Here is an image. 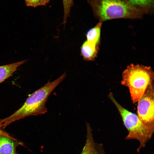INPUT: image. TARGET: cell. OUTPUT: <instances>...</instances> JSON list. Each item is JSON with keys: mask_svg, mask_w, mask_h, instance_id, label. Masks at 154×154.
Returning <instances> with one entry per match:
<instances>
[{"mask_svg": "<svg viewBox=\"0 0 154 154\" xmlns=\"http://www.w3.org/2000/svg\"><path fill=\"white\" fill-rule=\"evenodd\" d=\"M99 21L117 19H140L150 13L147 8L133 6L125 0H88Z\"/></svg>", "mask_w": 154, "mask_h": 154, "instance_id": "obj_1", "label": "cell"}, {"mask_svg": "<svg viewBox=\"0 0 154 154\" xmlns=\"http://www.w3.org/2000/svg\"><path fill=\"white\" fill-rule=\"evenodd\" d=\"M64 72L58 78L46 84L30 94L23 105L7 117L0 119L2 127L5 128L17 120L32 116L42 115L47 112L46 104L48 96L56 87L64 79Z\"/></svg>", "mask_w": 154, "mask_h": 154, "instance_id": "obj_2", "label": "cell"}, {"mask_svg": "<svg viewBox=\"0 0 154 154\" xmlns=\"http://www.w3.org/2000/svg\"><path fill=\"white\" fill-rule=\"evenodd\" d=\"M154 78V72L150 67L131 64L123 72L121 84L128 88L131 100L134 104L153 82Z\"/></svg>", "mask_w": 154, "mask_h": 154, "instance_id": "obj_3", "label": "cell"}, {"mask_svg": "<svg viewBox=\"0 0 154 154\" xmlns=\"http://www.w3.org/2000/svg\"><path fill=\"white\" fill-rule=\"evenodd\" d=\"M109 96L117 109L122 118L123 124L128 130L125 137L127 140L134 139L137 140L139 146L137 151L144 147L146 143L151 138L154 129L144 124L137 115L126 109L115 99L112 93Z\"/></svg>", "mask_w": 154, "mask_h": 154, "instance_id": "obj_4", "label": "cell"}, {"mask_svg": "<svg viewBox=\"0 0 154 154\" xmlns=\"http://www.w3.org/2000/svg\"><path fill=\"white\" fill-rule=\"evenodd\" d=\"M137 102V116L144 124L154 129L153 82L149 86Z\"/></svg>", "mask_w": 154, "mask_h": 154, "instance_id": "obj_5", "label": "cell"}, {"mask_svg": "<svg viewBox=\"0 0 154 154\" xmlns=\"http://www.w3.org/2000/svg\"><path fill=\"white\" fill-rule=\"evenodd\" d=\"M86 125V139L81 154H106L103 145L96 143L94 140L89 124L87 123Z\"/></svg>", "mask_w": 154, "mask_h": 154, "instance_id": "obj_6", "label": "cell"}, {"mask_svg": "<svg viewBox=\"0 0 154 154\" xmlns=\"http://www.w3.org/2000/svg\"><path fill=\"white\" fill-rule=\"evenodd\" d=\"M22 143L6 136L0 135V154H17L16 148Z\"/></svg>", "mask_w": 154, "mask_h": 154, "instance_id": "obj_7", "label": "cell"}, {"mask_svg": "<svg viewBox=\"0 0 154 154\" xmlns=\"http://www.w3.org/2000/svg\"><path fill=\"white\" fill-rule=\"evenodd\" d=\"M99 46L87 40L84 42L80 48L81 54L84 60L92 61L97 57Z\"/></svg>", "mask_w": 154, "mask_h": 154, "instance_id": "obj_8", "label": "cell"}, {"mask_svg": "<svg viewBox=\"0 0 154 154\" xmlns=\"http://www.w3.org/2000/svg\"><path fill=\"white\" fill-rule=\"evenodd\" d=\"M26 60L0 66V84L10 77L17 68L24 63Z\"/></svg>", "mask_w": 154, "mask_h": 154, "instance_id": "obj_9", "label": "cell"}, {"mask_svg": "<svg viewBox=\"0 0 154 154\" xmlns=\"http://www.w3.org/2000/svg\"><path fill=\"white\" fill-rule=\"evenodd\" d=\"M102 24V22L99 21L94 27L87 31L86 35L87 40L99 46Z\"/></svg>", "mask_w": 154, "mask_h": 154, "instance_id": "obj_10", "label": "cell"}, {"mask_svg": "<svg viewBox=\"0 0 154 154\" xmlns=\"http://www.w3.org/2000/svg\"><path fill=\"white\" fill-rule=\"evenodd\" d=\"M131 5L138 7L148 8L150 13L154 11V0H125Z\"/></svg>", "mask_w": 154, "mask_h": 154, "instance_id": "obj_11", "label": "cell"}, {"mask_svg": "<svg viewBox=\"0 0 154 154\" xmlns=\"http://www.w3.org/2000/svg\"><path fill=\"white\" fill-rule=\"evenodd\" d=\"M64 10L63 21L62 24L65 25L70 16L71 9L74 5V0H62Z\"/></svg>", "mask_w": 154, "mask_h": 154, "instance_id": "obj_12", "label": "cell"}, {"mask_svg": "<svg viewBox=\"0 0 154 154\" xmlns=\"http://www.w3.org/2000/svg\"><path fill=\"white\" fill-rule=\"evenodd\" d=\"M26 5L29 6L36 7L42 6V0H25Z\"/></svg>", "mask_w": 154, "mask_h": 154, "instance_id": "obj_13", "label": "cell"}, {"mask_svg": "<svg viewBox=\"0 0 154 154\" xmlns=\"http://www.w3.org/2000/svg\"><path fill=\"white\" fill-rule=\"evenodd\" d=\"M2 127V125L0 123V135L6 136L15 140H17L15 138L11 136L8 133L3 131L1 129V128Z\"/></svg>", "mask_w": 154, "mask_h": 154, "instance_id": "obj_14", "label": "cell"}, {"mask_svg": "<svg viewBox=\"0 0 154 154\" xmlns=\"http://www.w3.org/2000/svg\"><path fill=\"white\" fill-rule=\"evenodd\" d=\"M50 1V0H42V6L46 5Z\"/></svg>", "mask_w": 154, "mask_h": 154, "instance_id": "obj_15", "label": "cell"}]
</instances>
